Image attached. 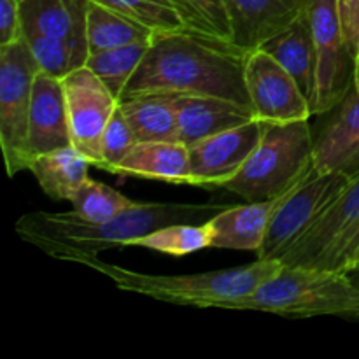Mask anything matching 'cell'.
Wrapping results in <instances>:
<instances>
[{
  "label": "cell",
  "mask_w": 359,
  "mask_h": 359,
  "mask_svg": "<svg viewBox=\"0 0 359 359\" xmlns=\"http://www.w3.org/2000/svg\"><path fill=\"white\" fill-rule=\"evenodd\" d=\"M93 2L102 4L130 20L144 25L156 35L191 32V34L216 37L186 6L184 0H93Z\"/></svg>",
  "instance_id": "obj_19"
},
{
  "label": "cell",
  "mask_w": 359,
  "mask_h": 359,
  "mask_svg": "<svg viewBox=\"0 0 359 359\" xmlns=\"http://www.w3.org/2000/svg\"><path fill=\"white\" fill-rule=\"evenodd\" d=\"M226 207L223 203L139 202L112 219L91 223L76 212H28L18 219L16 233L58 262L79 265L111 249L130 248L133 238L174 223L209 221Z\"/></svg>",
  "instance_id": "obj_2"
},
{
  "label": "cell",
  "mask_w": 359,
  "mask_h": 359,
  "mask_svg": "<svg viewBox=\"0 0 359 359\" xmlns=\"http://www.w3.org/2000/svg\"><path fill=\"white\" fill-rule=\"evenodd\" d=\"M249 53L233 42L191 32L158 35L123 98L147 93L195 95L251 107L245 86Z\"/></svg>",
  "instance_id": "obj_1"
},
{
  "label": "cell",
  "mask_w": 359,
  "mask_h": 359,
  "mask_svg": "<svg viewBox=\"0 0 359 359\" xmlns=\"http://www.w3.org/2000/svg\"><path fill=\"white\" fill-rule=\"evenodd\" d=\"M72 146L62 79L39 72L34 81L28 126V149L32 158Z\"/></svg>",
  "instance_id": "obj_15"
},
{
  "label": "cell",
  "mask_w": 359,
  "mask_h": 359,
  "mask_svg": "<svg viewBox=\"0 0 359 359\" xmlns=\"http://www.w3.org/2000/svg\"><path fill=\"white\" fill-rule=\"evenodd\" d=\"M319 130L314 142V168L319 174L359 170V93L351 90Z\"/></svg>",
  "instance_id": "obj_13"
},
{
  "label": "cell",
  "mask_w": 359,
  "mask_h": 359,
  "mask_svg": "<svg viewBox=\"0 0 359 359\" xmlns=\"http://www.w3.org/2000/svg\"><path fill=\"white\" fill-rule=\"evenodd\" d=\"M354 90L359 93V55L354 58Z\"/></svg>",
  "instance_id": "obj_34"
},
{
  "label": "cell",
  "mask_w": 359,
  "mask_h": 359,
  "mask_svg": "<svg viewBox=\"0 0 359 359\" xmlns=\"http://www.w3.org/2000/svg\"><path fill=\"white\" fill-rule=\"evenodd\" d=\"M90 160L69 146L35 156L28 170L49 198L70 202L77 188L90 177Z\"/></svg>",
  "instance_id": "obj_22"
},
{
  "label": "cell",
  "mask_w": 359,
  "mask_h": 359,
  "mask_svg": "<svg viewBox=\"0 0 359 359\" xmlns=\"http://www.w3.org/2000/svg\"><path fill=\"white\" fill-rule=\"evenodd\" d=\"M74 212L91 223L112 219L139 202L121 195L118 189L88 177L70 198Z\"/></svg>",
  "instance_id": "obj_28"
},
{
  "label": "cell",
  "mask_w": 359,
  "mask_h": 359,
  "mask_svg": "<svg viewBox=\"0 0 359 359\" xmlns=\"http://www.w3.org/2000/svg\"><path fill=\"white\" fill-rule=\"evenodd\" d=\"M41 72L25 37L0 48V146L9 177L30 168L28 126L35 76Z\"/></svg>",
  "instance_id": "obj_6"
},
{
  "label": "cell",
  "mask_w": 359,
  "mask_h": 359,
  "mask_svg": "<svg viewBox=\"0 0 359 359\" xmlns=\"http://www.w3.org/2000/svg\"><path fill=\"white\" fill-rule=\"evenodd\" d=\"M284 195L263 202H248V205L226 207L210 217L207 223L212 230V248L258 252L272 214L283 202Z\"/></svg>",
  "instance_id": "obj_17"
},
{
  "label": "cell",
  "mask_w": 359,
  "mask_h": 359,
  "mask_svg": "<svg viewBox=\"0 0 359 359\" xmlns=\"http://www.w3.org/2000/svg\"><path fill=\"white\" fill-rule=\"evenodd\" d=\"M130 248H146L170 256H186L212 248V230L203 223H174L149 231L130 242Z\"/></svg>",
  "instance_id": "obj_25"
},
{
  "label": "cell",
  "mask_w": 359,
  "mask_h": 359,
  "mask_svg": "<svg viewBox=\"0 0 359 359\" xmlns=\"http://www.w3.org/2000/svg\"><path fill=\"white\" fill-rule=\"evenodd\" d=\"M228 309L298 319H359V284L347 272L283 265L258 290L231 302Z\"/></svg>",
  "instance_id": "obj_4"
},
{
  "label": "cell",
  "mask_w": 359,
  "mask_h": 359,
  "mask_svg": "<svg viewBox=\"0 0 359 359\" xmlns=\"http://www.w3.org/2000/svg\"><path fill=\"white\" fill-rule=\"evenodd\" d=\"M347 273H349V276L353 277L354 283L359 284V265H358V266H354V269H353V270H349V272H347Z\"/></svg>",
  "instance_id": "obj_35"
},
{
  "label": "cell",
  "mask_w": 359,
  "mask_h": 359,
  "mask_svg": "<svg viewBox=\"0 0 359 359\" xmlns=\"http://www.w3.org/2000/svg\"><path fill=\"white\" fill-rule=\"evenodd\" d=\"M23 37L39 69L56 79H63L70 72L86 65L90 56L88 41L46 37V35H23Z\"/></svg>",
  "instance_id": "obj_26"
},
{
  "label": "cell",
  "mask_w": 359,
  "mask_h": 359,
  "mask_svg": "<svg viewBox=\"0 0 359 359\" xmlns=\"http://www.w3.org/2000/svg\"><path fill=\"white\" fill-rule=\"evenodd\" d=\"M307 20L314 42L312 116L333 111L354 88V55L347 46L339 0H309Z\"/></svg>",
  "instance_id": "obj_7"
},
{
  "label": "cell",
  "mask_w": 359,
  "mask_h": 359,
  "mask_svg": "<svg viewBox=\"0 0 359 359\" xmlns=\"http://www.w3.org/2000/svg\"><path fill=\"white\" fill-rule=\"evenodd\" d=\"M359 262V219L351 224L349 230L344 231L332 244V248L316 263L314 269L337 270L349 272Z\"/></svg>",
  "instance_id": "obj_30"
},
{
  "label": "cell",
  "mask_w": 359,
  "mask_h": 359,
  "mask_svg": "<svg viewBox=\"0 0 359 359\" xmlns=\"http://www.w3.org/2000/svg\"><path fill=\"white\" fill-rule=\"evenodd\" d=\"M258 119L214 133L189 146L191 186L221 188L242 168L262 139Z\"/></svg>",
  "instance_id": "obj_11"
},
{
  "label": "cell",
  "mask_w": 359,
  "mask_h": 359,
  "mask_svg": "<svg viewBox=\"0 0 359 359\" xmlns=\"http://www.w3.org/2000/svg\"><path fill=\"white\" fill-rule=\"evenodd\" d=\"M151 44H130L107 51L90 53L86 67L121 102L130 79L139 69Z\"/></svg>",
  "instance_id": "obj_27"
},
{
  "label": "cell",
  "mask_w": 359,
  "mask_h": 359,
  "mask_svg": "<svg viewBox=\"0 0 359 359\" xmlns=\"http://www.w3.org/2000/svg\"><path fill=\"white\" fill-rule=\"evenodd\" d=\"M259 49L273 56L297 79L302 91L311 102L312 83H314V42H312L307 13L269 39L265 44L259 46Z\"/></svg>",
  "instance_id": "obj_23"
},
{
  "label": "cell",
  "mask_w": 359,
  "mask_h": 359,
  "mask_svg": "<svg viewBox=\"0 0 359 359\" xmlns=\"http://www.w3.org/2000/svg\"><path fill=\"white\" fill-rule=\"evenodd\" d=\"M20 2H23V0H20Z\"/></svg>",
  "instance_id": "obj_37"
},
{
  "label": "cell",
  "mask_w": 359,
  "mask_h": 359,
  "mask_svg": "<svg viewBox=\"0 0 359 359\" xmlns=\"http://www.w3.org/2000/svg\"><path fill=\"white\" fill-rule=\"evenodd\" d=\"M359 219V170L351 175L342 191L316 217L314 223L279 256L284 266L314 269L333 242Z\"/></svg>",
  "instance_id": "obj_12"
},
{
  "label": "cell",
  "mask_w": 359,
  "mask_h": 359,
  "mask_svg": "<svg viewBox=\"0 0 359 359\" xmlns=\"http://www.w3.org/2000/svg\"><path fill=\"white\" fill-rule=\"evenodd\" d=\"M351 174L328 172L319 174L312 168L302 182L284 195L283 202L272 214L258 259H277L332 203L349 182Z\"/></svg>",
  "instance_id": "obj_8"
},
{
  "label": "cell",
  "mask_w": 359,
  "mask_h": 359,
  "mask_svg": "<svg viewBox=\"0 0 359 359\" xmlns=\"http://www.w3.org/2000/svg\"><path fill=\"white\" fill-rule=\"evenodd\" d=\"M179 137L186 146L256 119L251 107L216 97L175 95Z\"/></svg>",
  "instance_id": "obj_16"
},
{
  "label": "cell",
  "mask_w": 359,
  "mask_h": 359,
  "mask_svg": "<svg viewBox=\"0 0 359 359\" xmlns=\"http://www.w3.org/2000/svg\"><path fill=\"white\" fill-rule=\"evenodd\" d=\"M137 144H139V140H137L128 119L125 118L118 105V109L105 126L104 137H102V156H104L102 170L116 174V168L128 156V153Z\"/></svg>",
  "instance_id": "obj_29"
},
{
  "label": "cell",
  "mask_w": 359,
  "mask_h": 359,
  "mask_svg": "<svg viewBox=\"0 0 359 359\" xmlns=\"http://www.w3.org/2000/svg\"><path fill=\"white\" fill-rule=\"evenodd\" d=\"M309 0H226L233 44L255 51L307 13Z\"/></svg>",
  "instance_id": "obj_14"
},
{
  "label": "cell",
  "mask_w": 359,
  "mask_h": 359,
  "mask_svg": "<svg viewBox=\"0 0 359 359\" xmlns=\"http://www.w3.org/2000/svg\"><path fill=\"white\" fill-rule=\"evenodd\" d=\"M119 109L139 142H181L175 95H137L123 98Z\"/></svg>",
  "instance_id": "obj_21"
},
{
  "label": "cell",
  "mask_w": 359,
  "mask_h": 359,
  "mask_svg": "<svg viewBox=\"0 0 359 359\" xmlns=\"http://www.w3.org/2000/svg\"><path fill=\"white\" fill-rule=\"evenodd\" d=\"M23 37L20 0H0V48L14 44Z\"/></svg>",
  "instance_id": "obj_32"
},
{
  "label": "cell",
  "mask_w": 359,
  "mask_h": 359,
  "mask_svg": "<svg viewBox=\"0 0 359 359\" xmlns=\"http://www.w3.org/2000/svg\"><path fill=\"white\" fill-rule=\"evenodd\" d=\"M314 142L309 119L263 123L259 142L241 170L221 188L245 202L279 198L314 168Z\"/></svg>",
  "instance_id": "obj_5"
},
{
  "label": "cell",
  "mask_w": 359,
  "mask_h": 359,
  "mask_svg": "<svg viewBox=\"0 0 359 359\" xmlns=\"http://www.w3.org/2000/svg\"><path fill=\"white\" fill-rule=\"evenodd\" d=\"M90 0H23V35L86 41V16Z\"/></svg>",
  "instance_id": "obj_20"
},
{
  "label": "cell",
  "mask_w": 359,
  "mask_h": 359,
  "mask_svg": "<svg viewBox=\"0 0 359 359\" xmlns=\"http://www.w3.org/2000/svg\"><path fill=\"white\" fill-rule=\"evenodd\" d=\"M72 146L102 168V137L119 100L86 65L62 79Z\"/></svg>",
  "instance_id": "obj_9"
},
{
  "label": "cell",
  "mask_w": 359,
  "mask_h": 359,
  "mask_svg": "<svg viewBox=\"0 0 359 359\" xmlns=\"http://www.w3.org/2000/svg\"><path fill=\"white\" fill-rule=\"evenodd\" d=\"M184 2L216 37L233 42V28H231L226 0H184Z\"/></svg>",
  "instance_id": "obj_31"
},
{
  "label": "cell",
  "mask_w": 359,
  "mask_h": 359,
  "mask_svg": "<svg viewBox=\"0 0 359 359\" xmlns=\"http://www.w3.org/2000/svg\"><path fill=\"white\" fill-rule=\"evenodd\" d=\"M344 37L354 58L359 55V0H339Z\"/></svg>",
  "instance_id": "obj_33"
},
{
  "label": "cell",
  "mask_w": 359,
  "mask_h": 359,
  "mask_svg": "<svg viewBox=\"0 0 359 359\" xmlns=\"http://www.w3.org/2000/svg\"><path fill=\"white\" fill-rule=\"evenodd\" d=\"M156 37L158 35L144 25L93 0L88 2L86 41L90 53L130 44H153Z\"/></svg>",
  "instance_id": "obj_24"
},
{
  "label": "cell",
  "mask_w": 359,
  "mask_h": 359,
  "mask_svg": "<svg viewBox=\"0 0 359 359\" xmlns=\"http://www.w3.org/2000/svg\"><path fill=\"white\" fill-rule=\"evenodd\" d=\"M116 174L168 184H191L189 147L182 142H139Z\"/></svg>",
  "instance_id": "obj_18"
},
{
  "label": "cell",
  "mask_w": 359,
  "mask_h": 359,
  "mask_svg": "<svg viewBox=\"0 0 359 359\" xmlns=\"http://www.w3.org/2000/svg\"><path fill=\"white\" fill-rule=\"evenodd\" d=\"M245 86L258 121L293 123L311 119V102L300 84L263 49L258 48L249 53Z\"/></svg>",
  "instance_id": "obj_10"
},
{
  "label": "cell",
  "mask_w": 359,
  "mask_h": 359,
  "mask_svg": "<svg viewBox=\"0 0 359 359\" xmlns=\"http://www.w3.org/2000/svg\"><path fill=\"white\" fill-rule=\"evenodd\" d=\"M358 265H359V262H358ZM358 265H356V266H358ZM351 270H353V269H351Z\"/></svg>",
  "instance_id": "obj_36"
},
{
  "label": "cell",
  "mask_w": 359,
  "mask_h": 359,
  "mask_svg": "<svg viewBox=\"0 0 359 359\" xmlns=\"http://www.w3.org/2000/svg\"><path fill=\"white\" fill-rule=\"evenodd\" d=\"M79 265L105 276L126 293L196 309H228L231 302L256 291L283 269L279 259H258L244 266L193 276H151L102 262L98 256L83 259Z\"/></svg>",
  "instance_id": "obj_3"
}]
</instances>
